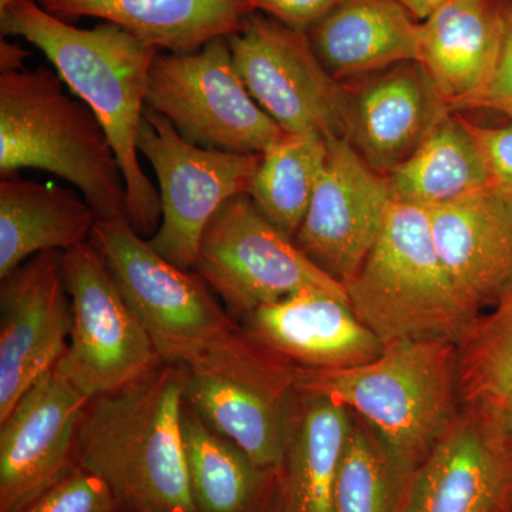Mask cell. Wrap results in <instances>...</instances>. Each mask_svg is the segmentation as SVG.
Segmentation results:
<instances>
[{"mask_svg": "<svg viewBox=\"0 0 512 512\" xmlns=\"http://www.w3.org/2000/svg\"><path fill=\"white\" fill-rule=\"evenodd\" d=\"M63 254L28 259L0 285V420L30 387L55 369L72 333V301L63 279Z\"/></svg>", "mask_w": 512, "mask_h": 512, "instance_id": "cell-13", "label": "cell"}, {"mask_svg": "<svg viewBox=\"0 0 512 512\" xmlns=\"http://www.w3.org/2000/svg\"><path fill=\"white\" fill-rule=\"evenodd\" d=\"M16 512H121L109 485L77 466Z\"/></svg>", "mask_w": 512, "mask_h": 512, "instance_id": "cell-30", "label": "cell"}, {"mask_svg": "<svg viewBox=\"0 0 512 512\" xmlns=\"http://www.w3.org/2000/svg\"><path fill=\"white\" fill-rule=\"evenodd\" d=\"M0 30L42 50L70 92L93 111L123 170L128 222L140 237H153L161 221L160 194L141 167L137 143L148 77L161 50L113 23L76 28L35 0L2 10Z\"/></svg>", "mask_w": 512, "mask_h": 512, "instance_id": "cell-2", "label": "cell"}, {"mask_svg": "<svg viewBox=\"0 0 512 512\" xmlns=\"http://www.w3.org/2000/svg\"><path fill=\"white\" fill-rule=\"evenodd\" d=\"M308 36L320 62L342 83L419 62V22L397 0H342Z\"/></svg>", "mask_w": 512, "mask_h": 512, "instance_id": "cell-22", "label": "cell"}, {"mask_svg": "<svg viewBox=\"0 0 512 512\" xmlns=\"http://www.w3.org/2000/svg\"><path fill=\"white\" fill-rule=\"evenodd\" d=\"M470 110L495 111L512 121V0L505 5V35L497 69L490 82L464 104L460 113Z\"/></svg>", "mask_w": 512, "mask_h": 512, "instance_id": "cell-31", "label": "cell"}, {"mask_svg": "<svg viewBox=\"0 0 512 512\" xmlns=\"http://www.w3.org/2000/svg\"><path fill=\"white\" fill-rule=\"evenodd\" d=\"M457 363L463 406H484L512 394V282L464 330Z\"/></svg>", "mask_w": 512, "mask_h": 512, "instance_id": "cell-29", "label": "cell"}, {"mask_svg": "<svg viewBox=\"0 0 512 512\" xmlns=\"http://www.w3.org/2000/svg\"><path fill=\"white\" fill-rule=\"evenodd\" d=\"M394 201L431 210L491 187L487 164L461 113H450L387 175Z\"/></svg>", "mask_w": 512, "mask_h": 512, "instance_id": "cell-26", "label": "cell"}, {"mask_svg": "<svg viewBox=\"0 0 512 512\" xmlns=\"http://www.w3.org/2000/svg\"><path fill=\"white\" fill-rule=\"evenodd\" d=\"M417 22L429 18L441 6L453 2V0H397Z\"/></svg>", "mask_w": 512, "mask_h": 512, "instance_id": "cell-36", "label": "cell"}, {"mask_svg": "<svg viewBox=\"0 0 512 512\" xmlns=\"http://www.w3.org/2000/svg\"><path fill=\"white\" fill-rule=\"evenodd\" d=\"M192 271L237 320L308 289L348 299L345 285L266 220L248 194L231 198L215 212L202 235Z\"/></svg>", "mask_w": 512, "mask_h": 512, "instance_id": "cell-8", "label": "cell"}, {"mask_svg": "<svg viewBox=\"0 0 512 512\" xmlns=\"http://www.w3.org/2000/svg\"><path fill=\"white\" fill-rule=\"evenodd\" d=\"M414 473L352 413L336 478L335 512H407Z\"/></svg>", "mask_w": 512, "mask_h": 512, "instance_id": "cell-28", "label": "cell"}, {"mask_svg": "<svg viewBox=\"0 0 512 512\" xmlns=\"http://www.w3.org/2000/svg\"><path fill=\"white\" fill-rule=\"evenodd\" d=\"M63 279L72 301L69 345L56 365L86 396L119 392L164 365L92 241L63 254Z\"/></svg>", "mask_w": 512, "mask_h": 512, "instance_id": "cell-9", "label": "cell"}, {"mask_svg": "<svg viewBox=\"0 0 512 512\" xmlns=\"http://www.w3.org/2000/svg\"><path fill=\"white\" fill-rule=\"evenodd\" d=\"M184 369L146 379L84 407L76 463L109 485L121 512H197L181 427Z\"/></svg>", "mask_w": 512, "mask_h": 512, "instance_id": "cell-3", "label": "cell"}, {"mask_svg": "<svg viewBox=\"0 0 512 512\" xmlns=\"http://www.w3.org/2000/svg\"><path fill=\"white\" fill-rule=\"evenodd\" d=\"M86 396L53 369L0 420V512H16L77 467Z\"/></svg>", "mask_w": 512, "mask_h": 512, "instance_id": "cell-14", "label": "cell"}, {"mask_svg": "<svg viewBox=\"0 0 512 512\" xmlns=\"http://www.w3.org/2000/svg\"><path fill=\"white\" fill-rule=\"evenodd\" d=\"M352 413L320 394L295 390L271 512H335L340 456Z\"/></svg>", "mask_w": 512, "mask_h": 512, "instance_id": "cell-20", "label": "cell"}, {"mask_svg": "<svg viewBox=\"0 0 512 512\" xmlns=\"http://www.w3.org/2000/svg\"><path fill=\"white\" fill-rule=\"evenodd\" d=\"M427 212L441 264L478 315L512 282V198L488 188Z\"/></svg>", "mask_w": 512, "mask_h": 512, "instance_id": "cell-18", "label": "cell"}, {"mask_svg": "<svg viewBox=\"0 0 512 512\" xmlns=\"http://www.w3.org/2000/svg\"><path fill=\"white\" fill-rule=\"evenodd\" d=\"M487 164L491 187L512 198V121L504 126H480L468 120Z\"/></svg>", "mask_w": 512, "mask_h": 512, "instance_id": "cell-32", "label": "cell"}, {"mask_svg": "<svg viewBox=\"0 0 512 512\" xmlns=\"http://www.w3.org/2000/svg\"><path fill=\"white\" fill-rule=\"evenodd\" d=\"M146 106L170 120L185 140L210 150L264 154L285 136L242 82L228 37L195 52L158 53Z\"/></svg>", "mask_w": 512, "mask_h": 512, "instance_id": "cell-7", "label": "cell"}, {"mask_svg": "<svg viewBox=\"0 0 512 512\" xmlns=\"http://www.w3.org/2000/svg\"><path fill=\"white\" fill-rule=\"evenodd\" d=\"M238 322L259 346L299 369H352L384 350L348 299L320 289L293 293Z\"/></svg>", "mask_w": 512, "mask_h": 512, "instance_id": "cell-16", "label": "cell"}, {"mask_svg": "<svg viewBox=\"0 0 512 512\" xmlns=\"http://www.w3.org/2000/svg\"><path fill=\"white\" fill-rule=\"evenodd\" d=\"M97 217L83 195L6 175L0 181V279L47 251L89 242Z\"/></svg>", "mask_w": 512, "mask_h": 512, "instance_id": "cell-23", "label": "cell"}, {"mask_svg": "<svg viewBox=\"0 0 512 512\" xmlns=\"http://www.w3.org/2000/svg\"><path fill=\"white\" fill-rule=\"evenodd\" d=\"M19 2V0H0V12L2 10L8 9L10 5L13 3Z\"/></svg>", "mask_w": 512, "mask_h": 512, "instance_id": "cell-37", "label": "cell"}, {"mask_svg": "<svg viewBox=\"0 0 512 512\" xmlns=\"http://www.w3.org/2000/svg\"><path fill=\"white\" fill-rule=\"evenodd\" d=\"M90 241L164 363L292 396L295 367L254 342L200 275L157 254L128 221H97Z\"/></svg>", "mask_w": 512, "mask_h": 512, "instance_id": "cell-1", "label": "cell"}, {"mask_svg": "<svg viewBox=\"0 0 512 512\" xmlns=\"http://www.w3.org/2000/svg\"><path fill=\"white\" fill-rule=\"evenodd\" d=\"M326 158L328 140L318 134H285L261 154L248 195L288 238L301 227Z\"/></svg>", "mask_w": 512, "mask_h": 512, "instance_id": "cell-27", "label": "cell"}, {"mask_svg": "<svg viewBox=\"0 0 512 512\" xmlns=\"http://www.w3.org/2000/svg\"><path fill=\"white\" fill-rule=\"evenodd\" d=\"M350 308L384 346L458 342L476 318L441 264L429 212L394 201L375 247L345 284Z\"/></svg>", "mask_w": 512, "mask_h": 512, "instance_id": "cell-6", "label": "cell"}, {"mask_svg": "<svg viewBox=\"0 0 512 512\" xmlns=\"http://www.w3.org/2000/svg\"><path fill=\"white\" fill-rule=\"evenodd\" d=\"M393 197L346 138L328 140V158L293 242L343 285L375 247Z\"/></svg>", "mask_w": 512, "mask_h": 512, "instance_id": "cell-12", "label": "cell"}, {"mask_svg": "<svg viewBox=\"0 0 512 512\" xmlns=\"http://www.w3.org/2000/svg\"><path fill=\"white\" fill-rule=\"evenodd\" d=\"M507 0H453L419 22V63L451 113L490 82L505 35Z\"/></svg>", "mask_w": 512, "mask_h": 512, "instance_id": "cell-19", "label": "cell"}, {"mask_svg": "<svg viewBox=\"0 0 512 512\" xmlns=\"http://www.w3.org/2000/svg\"><path fill=\"white\" fill-rule=\"evenodd\" d=\"M30 56L29 50L19 43L0 42V73L22 72L25 70L26 59Z\"/></svg>", "mask_w": 512, "mask_h": 512, "instance_id": "cell-35", "label": "cell"}, {"mask_svg": "<svg viewBox=\"0 0 512 512\" xmlns=\"http://www.w3.org/2000/svg\"><path fill=\"white\" fill-rule=\"evenodd\" d=\"M181 427L197 512H271L278 468L258 466L185 402Z\"/></svg>", "mask_w": 512, "mask_h": 512, "instance_id": "cell-25", "label": "cell"}, {"mask_svg": "<svg viewBox=\"0 0 512 512\" xmlns=\"http://www.w3.org/2000/svg\"><path fill=\"white\" fill-rule=\"evenodd\" d=\"M291 397L184 369V402L212 431L237 444L261 467L276 470L281 463Z\"/></svg>", "mask_w": 512, "mask_h": 512, "instance_id": "cell-24", "label": "cell"}, {"mask_svg": "<svg viewBox=\"0 0 512 512\" xmlns=\"http://www.w3.org/2000/svg\"><path fill=\"white\" fill-rule=\"evenodd\" d=\"M256 12L284 23L288 28L309 30L332 12L342 0H249Z\"/></svg>", "mask_w": 512, "mask_h": 512, "instance_id": "cell-33", "label": "cell"}, {"mask_svg": "<svg viewBox=\"0 0 512 512\" xmlns=\"http://www.w3.org/2000/svg\"><path fill=\"white\" fill-rule=\"evenodd\" d=\"M348 141L373 170L389 175L451 113L419 62L394 64L352 80Z\"/></svg>", "mask_w": 512, "mask_h": 512, "instance_id": "cell-15", "label": "cell"}, {"mask_svg": "<svg viewBox=\"0 0 512 512\" xmlns=\"http://www.w3.org/2000/svg\"><path fill=\"white\" fill-rule=\"evenodd\" d=\"M46 66L0 73V174L23 168L73 184L97 221H128L123 170L92 110Z\"/></svg>", "mask_w": 512, "mask_h": 512, "instance_id": "cell-4", "label": "cell"}, {"mask_svg": "<svg viewBox=\"0 0 512 512\" xmlns=\"http://www.w3.org/2000/svg\"><path fill=\"white\" fill-rule=\"evenodd\" d=\"M50 15L72 22L96 18L165 52H195L237 33L256 12L249 0H39Z\"/></svg>", "mask_w": 512, "mask_h": 512, "instance_id": "cell-21", "label": "cell"}, {"mask_svg": "<svg viewBox=\"0 0 512 512\" xmlns=\"http://www.w3.org/2000/svg\"><path fill=\"white\" fill-rule=\"evenodd\" d=\"M295 390L320 394L357 414L394 456L416 471L460 412L457 343L410 340L343 370L295 367Z\"/></svg>", "mask_w": 512, "mask_h": 512, "instance_id": "cell-5", "label": "cell"}, {"mask_svg": "<svg viewBox=\"0 0 512 512\" xmlns=\"http://www.w3.org/2000/svg\"><path fill=\"white\" fill-rule=\"evenodd\" d=\"M407 512H512V457L463 406L414 473Z\"/></svg>", "mask_w": 512, "mask_h": 512, "instance_id": "cell-17", "label": "cell"}, {"mask_svg": "<svg viewBox=\"0 0 512 512\" xmlns=\"http://www.w3.org/2000/svg\"><path fill=\"white\" fill-rule=\"evenodd\" d=\"M228 45L248 92L285 134L348 140V87L320 62L308 33L254 12Z\"/></svg>", "mask_w": 512, "mask_h": 512, "instance_id": "cell-11", "label": "cell"}, {"mask_svg": "<svg viewBox=\"0 0 512 512\" xmlns=\"http://www.w3.org/2000/svg\"><path fill=\"white\" fill-rule=\"evenodd\" d=\"M137 147L160 187L161 221L148 244L171 264L192 271L205 228L225 202L248 194L261 154L195 146L148 106Z\"/></svg>", "mask_w": 512, "mask_h": 512, "instance_id": "cell-10", "label": "cell"}, {"mask_svg": "<svg viewBox=\"0 0 512 512\" xmlns=\"http://www.w3.org/2000/svg\"><path fill=\"white\" fill-rule=\"evenodd\" d=\"M476 407L501 447L512 457V394L498 402Z\"/></svg>", "mask_w": 512, "mask_h": 512, "instance_id": "cell-34", "label": "cell"}]
</instances>
